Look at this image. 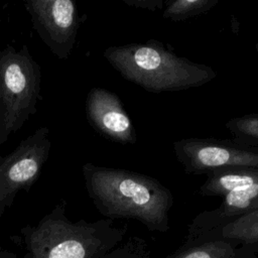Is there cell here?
Here are the masks:
<instances>
[{
  "instance_id": "5",
  "label": "cell",
  "mask_w": 258,
  "mask_h": 258,
  "mask_svg": "<svg viewBox=\"0 0 258 258\" xmlns=\"http://www.w3.org/2000/svg\"><path fill=\"white\" fill-rule=\"evenodd\" d=\"M50 148V131L43 126L21 140L12 152L0 156V217L20 190L28 192L39 178Z\"/></svg>"
},
{
  "instance_id": "17",
  "label": "cell",
  "mask_w": 258,
  "mask_h": 258,
  "mask_svg": "<svg viewBox=\"0 0 258 258\" xmlns=\"http://www.w3.org/2000/svg\"><path fill=\"white\" fill-rule=\"evenodd\" d=\"M11 253H6V252H0V258H10Z\"/></svg>"
},
{
  "instance_id": "6",
  "label": "cell",
  "mask_w": 258,
  "mask_h": 258,
  "mask_svg": "<svg viewBox=\"0 0 258 258\" xmlns=\"http://www.w3.org/2000/svg\"><path fill=\"white\" fill-rule=\"evenodd\" d=\"M174 155L188 174L209 175L235 167H258V147L211 137H189L172 144Z\"/></svg>"
},
{
  "instance_id": "8",
  "label": "cell",
  "mask_w": 258,
  "mask_h": 258,
  "mask_svg": "<svg viewBox=\"0 0 258 258\" xmlns=\"http://www.w3.org/2000/svg\"><path fill=\"white\" fill-rule=\"evenodd\" d=\"M85 109L88 122L106 138L121 144L136 143L135 127L116 94L93 88L87 95Z\"/></svg>"
},
{
  "instance_id": "12",
  "label": "cell",
  "mask_w": 258,
  "mask_h": 258,
  "mask_svg": "<svg viewBox=\"0 0 258 258\" xmlns=\"http://www.w3.org/2000/svg\"><path fill=\"white\" fill-rule=\"evenodd\" d=\"M210 238H224L244 244H258V210L245 215L225 226L184 241H198Z\"/></svg>"
},
{
  "instance_id": "15",
  "label": "cell",
  "mask_w": 258,
  "mask_h": 258,
  "mask_svg": "<svg viewBox=\"0 0 258 258\" xmlns=\"http://www.w3.org/2000/svg\"><path fill=\"white\" fill-rule=\"evenodd\" d=\"M101 258H151V250L142 237L130 236Z\"/></svg>"
},
{
  "instance_id": "3",
  "label": "cell",
  "mask_w": 258,
  "mask_h": 258,
  "mask_svg": "<svg viewBox=\"0 0 258 258\" xmlns=\"http://www.w3.org/2000/svg\"><path fill=\"white\" fill-rule=\"evenodd\" d=\"M66 206L61 200L37 225L21 229L25 258H101L125 239L126 226L117 227L111 219L72 222Z\"/></svg>"
},
{
  "instance_id": "14",
  "label": "cell",
  "mask_w": 258,
  "mask_h": 258,
  "mask_svg": "<svg viewBox=\"0 0 258 258\" xmlns=\"http://www.w3.org/2000/svg\"><path fill=\"white\" fill-rule=\"evenodd\" d=\"M225 127L233 135V140L252 147H258V114H246L228 120Z\"/></svg>"
},
{
  "instance_id": "2",
  "label": "cell",
  "mask_w": 258,
  "mask_h": 258,
  "mask_svg": "<svg viewBox=\"0 0 258 258\" xmlns=\"http://www.w3.org/2000/svg\"><path fill=\"white\" fill-rule=\"evenodd\" d=\"M103 55L125 80L151 93L199 88L217 77L211 67L177 55L156 39L109 46Z\"/></svg>"
},
{
  "instance_id": "1",
  "label": "cell",
  "mask_w": 258,
  "mask_h": 258,
  "mask_svg": "<svg viewBox=\"0 0 258 258\" xmlns=\"http://www.w3.org/2000/svg\"><path fill=\"white\" fill-rule=\"evenodd\" d=\"M82 171L90 199L107 219L136 220L152 232L169 230L173 195L158 179L91 162L83 164Z\"/></svg>"
},
{
  "instance_id": "18",
  "label": "cell",
  "mask_w": 258,
  "mask_h": 258,
  "mask_svg": "<svg viewBox=\"0 0 258 258\" xmlns=\"http://www.w3.org/2000/svg\"><path fill=\"white\" fill-rule=\"evenodd\" d=\"M255 49H256V51L258 52V42L256 43V45H255Z\"/></svg>"
},
{
  "instance_id": "11",
  "label": "cell",
  "mask_w": 258,
  "mask_h": 258,
  "mask_svg": "<svg viewBox=\"0 0 258 258\" xmlns=\"http://www.w3.org/2000/svg\"><path fill=\"white\" fill-rule=\"evenodd\" d=\"M199 188L203 197H222L237 188L258 182V167H235L207 175Z\"/></svg>"
},
{
  "instance_id": "4",
  "label": "cell",
  "mask_w": 258,
  "mask_h": 258,
  "mask_svg": "<svg viewBox=\"0 0 258 258\" xmlns=\"http://www.w3.org/2000/svg\"><path fill=\"white\" fill-rule=\"evenodd\" d=\"M1 20L0 15V25ZM40 87L41 68L26 44L0 47V145L37 112Z\"/></svg>"
},
{
  "instance_id": "9",
  "label": "cell",
  "mask_w": 258,
  "mask_h": 258,
  "mask_svg": "<svg viewBox=\"0 0 258 258\" xmlns=\"http://www.w3.org/2000/svg\"><path fill=\"white\" fill-rule=\"evenodd\" d=\"M258 210V182L232 190L221 205L200 213L188 225L185 239H194L215 231L245 215Z\"/></svg>"
},
{
  "instance_id": "7",
  "label": "cell",
  "mask_w": 258,
  "mask_h": 258,
  "mask_svg": "<svg viewBox=\"0 0 258 258\" xmlns=\"http://www.w3.org/2000/svg\"><path fill=\"white\" fill-rule=\"evenodd\" d=\"M32 27L51 53L68 59L75 47L82 23L73 0H25Z\"/></svg>"
},
{
  "instance_id": "16",
  "label": "cell",
  "mask_w": 258,
  "mask_h": 258,
  "mask_svg": "<svg viewBox=\"0 0 258 258\" xmlns=\"http://www.w3.org/2000/svg\"><path fill=\"white\" fill-rule=\"evenodd\" d=\"M122 1L129 6L148 9L150 11L163 9V6H164L163 0H122Z\"/></svg>"
},
{
  "instance_id": "10",
  "label": "cell",
  "mask_w": 258,
  "mask_h": 258,
  "mask_svg": "<svg viewBox=\"0 0 258 258\" xmlns=\"http://www.w3.org/2000/svg\"><path fill=\"white\" fill-rule=\"evenodd\" d=\"M258 244H244L224 238L184 241L166 258H257Z\"/></svg>"
},
{
  "instance_id": "13",
  "label": "cell",
  "mask_w": 258,
  "mask_h": 258,
  "mask_svg": "<svg viewBox=\"0 0 258 258\" xmlns=\"http://www.w3.org/2000/svg\"><path fill=\"white\" fill-rule=\"evenodd\" d=\"M219 0H174L165 1L162 16L171 21H183L213 9Z\"/></svg>"
}]
</instances>
